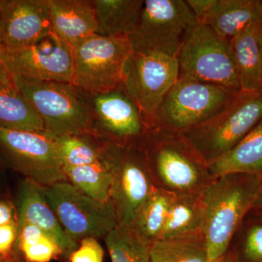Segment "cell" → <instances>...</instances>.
Wrapping results in <instances>:
<instances>
[{"label": "cell", "mask_w": 262, "mask_h": 262, "mask_svg": "<svg viewBox=\"0 0 262 262\" xmlns=\"http://www.w3.org/2000/svg\"><path fill=\"white\" fill-rule=\"evenodd\" d=\"M261 177L231 173L215 177L201 192L203 235L208 261L215 262L228 251L232 237L252 208Z\"/></svg>", "instance_id": "6da1fadb"}, {"label": "cell", "mask_w": 262, "mask_h": 262, "mask_svg": "<svg viewBox=\"0 0 262 262\" xmlns=\"http://www.w3.org/2000/svg\"><path fill=\"white\" fill-rule=\"evenodd\" d=\"M142 146L158 189L174 195L200 194L213 179L208 164L180 133L151 129Z\"/></svg>", "instance_id": "7a4b0ae2"}, {"label": "cell", "mask_w": 262, "mask_h": 262, "mask_svg": "<svg viewBox=\"0 0 262 262\" xmlns=\"http://www.w3.org/2000/svg\"><path fill=\"white\" fill-rule=\"evenodd\" d=\"M10 80L42 119L44 133L51 139L92 133L89 104L84 94L73 84L20 75L10 76Z\"/></svg>", "instance_id": "3957f363"}, {"label": "cell", "mask_w": 262, "mask_h": 262, "mask_svg": "<svg viewBox=\"0 0 262 262\" xmlns=\"http://www.w3.org/2000/svg\"><path fill=\"white\" fill-rule=\"evenodd\" d=\"M262 119V92L237 93L207 121L183 133L208 164L247 135Z\"/></svg>", "instance_id": "277c9868"}, {"label": "cell", "mask_w": 262, "mask_h": 262, "mask_svg": "<svg viewBox=\"0 0 262 262\" xmlns=\"http://www.w3.org/2000/svg\"><path fill=\"white\" fill-rule=\"evenodd\" d=\"M181 75L241 92L230 40L196 20L183 37L178 56Z\"/></svg>", "instance_id": "5b68a950"}, {"label": "cell", "mask_w": 262, "mask_h": 262, "mask_svg": "<svg viewBox=\"0 0 262 262\" xmlns=\"http://www.w3.org/2000/svg\"><path fill=\"white\" fill-rule=\"evenodd\" d=\"M73 80L76 89L85 94H98L122 85L125 62L133 52L127 37L94 34L71 45Z\"/></svg>", "instance_id": "8992f818"}, {"label": "cell", "mask_w": 262, "mask_h": 262, "mask_svg": "<svg viewBox=\"0 0 262 262\" xmlns=\"http://www.w3.org/2000/svg\"><path fill=\"white\" fill-rule=\"evenodd\" d=\"M101 142V160L111 174L110 201L118 225L131 226L153 189L154 183L143 146Z\"/></svg>", "instance_id": "52a82bcc"}, {"label": "cell", "mask_w": 262, "mask_h": 262, "mask_svg": "<svg viewBox=\"0 0 262 262\" xmlns=\"http://www.w3.org/2000/svg\"><path fill=\"white\" fill-rule=\"evenodd\" d=\"M237 93L180 74L157 110L151 129L183 134L216 115Z\"/></svg>", "instance_id": "ba28073f"}, {"label": "cell", "mask_w": 262, "mask_h": 262, "mask_svg": "<svg viewBox=\"0 0 262 262\" xmlns=\"http://www.w3.org/2000/svg\"><path fill=\"white\" fill-rule=\"evenodd\" d=\"M44 192L61 227L77 242L104 238L118 225L111 201L93 199L67 181L45 187Z\"/></svg>", "instance_id": "9c48e42d"}, {"label": "cell", "mask_w": 262, "mask_h": 262, "mask_svg": "<svg viewBox=\"0 0 262 262\" xmlns=\"http://www.w3.org/2000/svg\"><path fill=\"white\" fill-rule=\"evenodd\" d=\"M179 75L177 57L133 51L125 62L122 86L140 110L149 130L157 110Z\"/></svg>", "instance_id": "30bf717a"}, {"label": "cell", "mask_w": 262, "mask_h": 262, "mask_svg": "<svg viewBox=\"0 0 262 262\" xmlns=\"http://www.w3.org/2000/svg\"><path fill=\"white\" fill-rule=\"evenodd\" d=\"M196 20L184 0H145L128 37L133 51L177 57L188 27Z\"/></svg>", "instance_id": "8fae6325"}, {"label": "cell", "mask_w": 262, "mask_h": 262, "mask_svg": "<svg viewBox=\"0 0 262 262\" xmlns=\"http://www.w3.org/2000/svg\"><path fill=\"white\" fill-rule=\"evenodd\" d=\"M83 94L91 113L92 133L100 141L122 146H143L149 129L122 85L102 94Z\"/></svg>", "instance_id": "7c38bea8"}, {"label": "cell", "mask_w": 262, "mask_h": 262, "mask_svg": "<svg viewBox=\"0 0 262 262\" xmlns=\"http://www.w3.org/2000/svg\"><path fill=\"white\" fill-rule=\"evenodd\" d=\"M0 149L25 179L44 187L67 181L54 141L44 132L0 127Z\"/></svg>", "instance_id": "4fadbf2b"}, {"label": "cell", "mask_w": 262, "mask_h": 262, "mask_svg": "<svg viewBox=\"0 0 262 262\" xmlns=\"http://www.w3.org/2000/svg\"><path fill=\"white\" fill-rule=\"evenodd\" d=\"M0 61L10 77L69 83L73 80L72 46L52 33L27 47L10 49L0 46Z\"/></svg>", "instance_id": "5bb4252c"}, {"label": "cell", "mask_w": 262, "mask_h": 262, "mask_svg": "<svg viewBox=\"0 0 262 262\" xmlns=\"http://www.w3.org/2000/svg\"><path fill=\"white\" fill-rule=\"evenodd\" d=\"M51 33L48 0H3L0 46L27 47Z\"/></svg>", "instance_id": "9a60e30c"}, {"label": "cell", "mask_w": 262, "mask_h": 262, "mask_svg": "<svg viewBox=\"0 0 262 262\" xmlns=\"http://www.w3.org/2000/svg\"><path fill=\"white\" fill-rule=\"evenodd\" d=\"M16 224H31L40 229L56 243L61 249L63 259H69L80 245L61 227L48 204L44 187L29 179H24L19 187Z\"/></svg>", "instance_id": "2e32d148"}, {"label": "cell", "mask_w": 262, "mask_h": 262, "mask_svg": "<svg viewBox=\"0 0 262 262\" xmlns=\"http://www.w3.org/2000/svg\"><path fill=\"white\" fill-rule=\"evenodd\" d=\"M196 20L230 40L253 24L262 21V1L211 0L204 14Z\"/></svg>", "instance_id": "e0dca14e"}, {"label": "cell", "mask_w": 262, "mask_h": 262, "mask_svg": "<svg viewBox=\"0 0 262 262\" xmlns=\"http://www.w3.org/2000/svg\"><path fill=\"white\" fill-rule=\"evenodd\" d=\"M52 34L71 45L97 34L98 24L91 0H48Z\"/></svg>", "instance_id": "ac0fdd59"}, {"label": "cell", "mask_w": 262, "mask_h": 262, "mask_svg": "<svg viewBox=\"0 0 262 262\" xmlns=\"http://www.w3.org/2000/svg\"><path fill=\"white\" fill-rule=\"evenodd\" d=\"M262 21L230 39L241 91L262 92V58L259 36Z\"/></svg>", "instance_id": "d6986e66"}, {"label": "cell", "mask_w": 262, "mask_h": 262, "mask_svg": "<svg viewBox=\"0 0 262 262\" xmlns=\"http://www.w3.org/2000/svg\"><path fill=\"white\" fill-rule=\"evenodd\" d=\"M208 168L213 179L231 173L262 177V119L232 149L208 164Z\"/></svg>", "instance_id": "ffe728a7"}, {"label": "cell", "mask_w": 262, "mask_h": 262, "mask_svg": "<svg viewBox=\"0 0 262 262\" xmlns=\"http://www.w3.org/2000/svg\"><path fill=\"white\" fill-rule=\"evenodd\" d=\"M98 34L127 37L135 31L142 9V0H94Z\"/></svg>", "instance_id": "44dd1931"}, {"label": "cell", "mask_w": 262, "mask_h": 262, "mask_svg": "<svg viewBox=\"0 0 262 262\" xmlns=\"http://www.w3.org/2000/svg\"><path fill=\"white\" fill-rule=\"evenodd\" d=\"M203 222L201 193L175 195L160 239L177 238L203 232Z\"/></svg>", "instance_id": "7402d4cb"}, {"label": "cell", "mask_w": 262, "mask_h": 262, "mask_svg": "<svg viewBox=\"0 0 262 262\" xmlns=\"http://www.w3.org/2000/svg\"><path fill=\"white\" fill-rule=\"evenodd\" d=\"M0 127L11 130L44 132L37 112L13 84L0 83Z\"/></svg>", "instance_id": "603a6c76"}, {"label": "cell", "mask_w": 262, "mask_h": 262, "mask_svg": "<svg viewBox=\"0 0 262 262\" xmlns=\"http://www.w3.org/2000/svg\"><path fill=\"white\" fill-rule=\"evenodd\" d=\"M174 194L155 187L131 227L150 246L161 238Z\"/></svg>", "instance_id": "cb8c5ba5"}, {"label": "cell", "mask_w": 262, "mask_h": 262, "mask_svg": "<svg viewBox=\"0 0 262 262\" xmlns=\"http://www.w3.org/2000/svg\"><path fill=\"white\" fill-rule=\"evenodd\" d=\"M208 261V246L203 232L160 239L150 246L149 262Z\"/></svg>", "instance_id": "d4e9b609"}, {"label": "cell", "mask_w": 262, "mask_h": 262, "mask_svg": "<svg viewBox=\"0 0 262 262\" xmlns=\"http://www.w3.org/2000/svg\"><path fill=\"white\" fill-rule=\"evenodd\" d=\"M62 168L83 166L101 160V142L92 133L53 138Z\"/></svg>", "instance_id": "484cf974"}, {"label": "cell", "mask_w": 262, "mask_h": 262, "mask_svg": "<svg viewBox=\"0 0 262 262\" xmlns=\"http://www.w3.org/2000/svg\"><path fill=\"white\" fill-rule=\"evenodd\" d=\"M227 252L236 262H262V211L250 210L232 237Z\"/></svg>", "instance_id": "4316f807"}, {"label": "cell", "mask_w": 262, "mask_h": 262, "mask_svg": "<svg viewBox=\"0 0 262 262\" xmlns=\"http://www.w3.org/2000/svg\"><path fill=\"white\" fill-rule=\"evenodd\" d=\"M69 182L96 201L107 202L111 195L112 179L103 160L83 166L63 168Z\"/></svg>", "instance_id": "83f0119b"}, {"label": "cell", "mask_w": 262, "mask_h": 262, "mask_svg": "<svg viewBox=\"0 0 262 262\" xmlns=\"http://www.w3.org/2000/svg\"><path fill=\"white\" fill-rule=\"evenodd\" d=\"M104 241L112 262H149L150 245L131 226L117 225Z\"/></svg>", "instance_id": "f1b7e54d"}, {"label": "cell", "mask_w": 262, "mask_h": 262, "mask_svg": "<svg viewBox=\"0 0 262 262\" xmlns=\"http://www.w3.org/2000/svg\"><path fill=\"white\" fill-rule=\"evenodd\" d=\"M14 248L18 250L27 262H49L63 258L61 249L47 234L29 244L15 246Z\"/></svg>", "instance_id": "f546056e"}, {"label": "cell", "mask_w": 262, "mask_h": 262, "mask_svg": "<svg viewBox=\"0 0 262 262\" xmlns=\"http://www.w3.org/2000/svg\"><path fill=\"white\" fill-rule=\"evenodd\" d=\"M70 255V262H103L104 252L98 239L85 238Z\"/></svg>", "instance_id": "4dcf8cb0"}, {"label": "cell", "mask_w": 262, "mask_h": 262, "mask_svg": "<svg viewBox=\"0 0 262 262\" xmlns=\"http://www.w3.org/2000/svg\"><path fill=\"white\" fill-rule=\"evenodd\" d=\"M16 238V221L0 226V256H6L13 252Z\"/></svg>", "instance_id": "1f68e13d"}, {"label": "cell", "mask_w": 262, "mask_h": 262, "mask_svg": "<svg viewBox=\"0 0 262 262\" xmlns=\"http://www.w3.org/2000/svg\"><path fill=\"white\" fill-rule=\"evenodd\" d=\"M15 218L13 206L8 202L0 201V226L14 222Z\"/></svg>", "instance_id": "d6a6232c"}, {"label": "cell", "mask_w": 262, "mask_h": 262, "mask_svg": "<svg viewBox=\"0 0 262 262\" xmlns=\"http://www.w3.org/2000/svg\"><path fill=\"white\" fill-rule=\"evenodd\" d=\"M0 262H27L20 253L13 251L6 256H0Z\"/></svg>", "instance_id": "836d02e7"}, {"label": "cell", "mask_w": 262, "mask_h": 262, "mask_svg": "<svg viewBox=\"0 0 262 262\" xmlns=\"http://www.w3.org/2000/svg\"><path fill=\"white\" fill-rule=\"evenodd\" d=\"M251 209L262 211V177Z\"/></svg>", "instance_id": "e575fe53"}, {"label": "cell", "mask_w": 262, "mask_h": 262, "mask_svg": "<svg viewBox=\"0 0 262 262\" xmlns=\"http://www.w3.org/2000/svg\"><path fill=\"white\" fill-rule=\"evenodd\" d=\"M0 83L13 84L10 80V77L1 61H0Z\"/></svg>", "instance_id": "d590c367"}, {"label": "cell", "mask_w": 262, "mask_h": 262, "mask_svg": "<svg viewBox=\"0 0 262 262\" xmlns=\"http://www.w3.org/2000/svg\"><path fill=\"white\" fill-rule=\"evenodd\" d=\"M229 261H230V258H229L228 253H227L224 257L220 258V260L215 262H229Z\"/></svg>", "instance_id": "8d00e7d4"}, {"label": "cell", "mask_w": 262, "mask_h": 262, "mask_svg": "<svg viewBox=\"0 0 262 262\" xmlns=\"http://www.w3.org/2000/svg\"><path fill=\"white\" fill-rule=\"evenodd\" d=\"M259 42H260V50H261V58H262V27H261V32H260Z\"/></svg>", "instance_id": "74e56055"}, {"label": "cell", "mask_w": 262, "mask_h": 262, "mask_svg": "<svg viewBox=\"0 0 262 262\" xmlns=\"http://www.w3.org/2000/svg\"><path fill=\"white\" fill-rule=\"evenodd\" d=\"M3 0H0V20L2 16V7H3Z\"/></svg>", "instance_id": "f35d334b"}, {"label": "cell", "mask_w": 262, "mask_h": 262, "mask_svg": "<svg viewBox=\"0 0 262 262\" xmlns=\"http://www.w3.org/2000/svg\"><path fill=\"white\" fill-rule=\"evenodd\" d=\"M228 253L229 258H230V261L229 262H236L235 259H234V258L233 256H232V255L230 254V253L227 252Z\"/></svg>", "instance_id": "ab89813d"}]
</instances>
